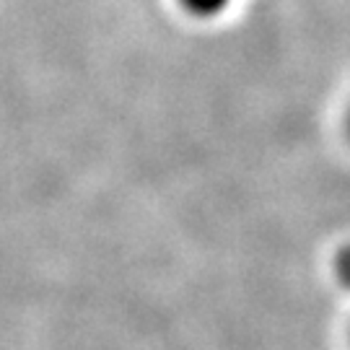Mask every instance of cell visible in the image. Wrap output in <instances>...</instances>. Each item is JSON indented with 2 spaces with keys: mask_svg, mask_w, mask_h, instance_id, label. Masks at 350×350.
<instances>
[{
  "mask_svg": "<svg viewBox=\"0 0 350 350\" xmlns=\"http://www.w3.org/2000/svg\"><path fill=\"white\" fill-rule=\"evenodd\" d=\"M348 135H350V109H348Z\"/></svg>",
  "mask_w": 350,
  "mask_h": 350,
  "instance_id": "3",
  "label": "cell"
},
{
  "mask_svg": "<svg viewBox=\"0 0 350 350\" xmlns=\"http://www.w3.org/2000/svg\"><path fill=\"white\" fill-rule=\"evenodd\" d=\"M335 275H338L340 286L350 291V244L340 247L335 254Z\"/></svg>",
  "mask_w": 350,
  "mask_h": 350,
  "instance_id": "2",
  "label": "cell"
},
{
  "mask_svg": "<svg viewBox=\"0 0 350 350\" xmlns=\"http://www.w3.org/2000/svg\"><path fill=\"white\" fill-rule=\"evenodd\" d=\"M192 16H200V18H211L215 13H221L228 5V0H179Z\"/></svg>",
  "mask_w": 350,
  "mask_h": 350,
  "instance_id": "1",
  "label": "cell"
}]
</instances>
